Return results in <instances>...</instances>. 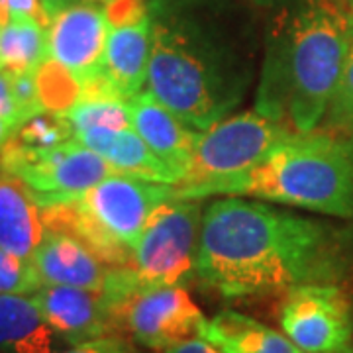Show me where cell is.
<instances>
[{"label":"cell","instance_id":"obj_14","mask_svg":"<svg viewBox=\"0 0 353 353\" xmlns=\"http://www.w3.org/2000/svg\"><path fill=\"white\" fill-rule=\"evenodd\" d=\"M130 120L139 138L175 173L179 183L187 171L201 132L183 122L148 90L130 101Z\"/></svg>","mask_w":353,"mask_h":353},{"label":"cell","instance_id":"obj_30","mask_svg":"<svg viewBox=\"0 0 353 353\" xmlns=\"http://www.w3.org/2000/svg\"><path fill=\"white\" fill-rule=\"evenodd\" d=\"M18 130H20V126H16L14 122H10V120H6V118L0 116V150L16 136Z\"/></svg>","mask_w":353,"mask_h":353},{"label":"cell","instance_id":"obj_4","mask_svg":"<svg viewBox=\"0 0 353 353\" xmlns=\"http://www.w3.org/2000/svg\"><path fill=\"white\" fill-rule=\"evenodd\" d=\"M212 196H253L336 218H353V153L326 132L289 134L259 163Z\"/></svg>","mask_w":353,"mask_h":353},{"label":"cell","instance_id":"obj_23","mask_svg":"<svg viewBox=\"0 0 353 353\" xmlns=\"http://www.w3.org/2000/svg\"><path fill=\"white\" fill-rule=\"evenodd\" d=\"M320 128L322 132L340 139L341 136H347L350 139L353 138V34L340 85L332 97L328 112L324 116Z\"/></svg>","mask_w":353,"mask_h":353},{"label":"cell","instance_id":"obj_32","mask_svg":"<svg viewBox=\"0 0 353 353\" xmlns=\"http://www.w3.org/2000/svg\"><path fill=\"white\" fill-rule=\"evenodd\" d=\"M341 2H345V4H347V6L353 10V0H341Z\"/></svg>","mask_w":353,"mask_h":353},{"label":"cell","instance_id":"obj_19","mask_svg":"<svg viewBox=\"0 0 353 353\" xmlns=\"http://www.w3.org/2000/svg\"><path fill=\"white\" fill-rule=\"evenodd\" d=\"M57 340L34 296L0 294V352L55 353Z\"/></svg>","mask_w":353,"mask_h":353},{"label":"cell","instance_id":"obj_34","mask_svg":"<svg viewBox=\"0 0 353 353\" xmlns=\"http://www.w3.org/2000/svg\"><path fill=\"white\" fill-rule=\"evenodd\" d=\"M347 145H350V150H352V153H353V138L347 141Z\"/></svg>","mask_w":353,"mask_h":353},{"label":"cell","instance_id":"obj_16","mask_svg":"<svg viewBox=\"0 0 353 353\" xmlns=\"http://www.w3.org/2000/svg\"><path fill=\"white\" fill-rule=\"evenodd\" d=\"M75 138L87 145L90 152L101 155L114 173L136 176L152 183L176 185V175L150 150L134 128L112 130V128H90L75 132Z\"/></svg>","mask_w":353,"mask_h":353},{"label":"cell","instance_id":"obj_29","mask_svg":"<svg viewBox=\"0 0 353 353\" xmlns=\"http://www.w3.org/2000/svg\"><path fill=\"white\" fill-rule=\"evenodd\" d=\"M79 0H39V4H41V12L46 16V20H48V24H50L51 18H55L57 14H61L63 10H67L69 6H73L77 4Z\"/></svg>","mask_w":353,"mask_h":353},{"label":"cell","instance_id":"obj_17","mask_svg":"<svg viewBox=\"0 0 353 353\" xmlns=\"http://www.w3.org/2000/svg\"><path fill=\"white\" fill-rule=\"evenodd\" d=\"M48 228L32 192L12 175H0V250L32 261Z\"/></svg>","mask_w":353,"mask_h":353},{"label":"cell","instance_id":"obj_31","mask_svg":"<svg viewBox=\"0 0 353 353\" xmlns=\"http://www.w3.org/2000/svg\"><path fill=\"white\" fill-rule=\"evenodd\" d=\"M338 353H353V345H350V347H345V350H341Z\"/></svg>","mask_w":353,"mask_h":353},{"label":"cell","instance_id":"obj_9","mask_svg":"<svg viewBox=\"0 0 353 353\" xmlns=\"http://www.w3.org/2000/svg\"><path fill=\"white\" fill-rule=\"evenodd\" d=\"M283 334L304 353H338L352 345L353 306L338 283H308L283 292Z\"/></svg>","mask_w":353,"mask_h":353},{"label":"cell","instance_id":"obj_28","mask_svg":"<svg viewBox=\"0 0 353 353\" xmlns=\"http://www.w3.org/2000/svg\"><path fill=\"white\" fill-rule=\"evenodd\" d=\"M159 353H222L218 347H214L210 341L204 338H190V340L179 341L175 345H169Z\"/></svg>","mask_w":353,"mask_h":353},{"label":"cell","instance_id":"obj_35","mask_svg":"<svg viewBox=\"0 0 353 353\" xmlns=\"http://www.w3.org/2000/svg\"><path fill=\"white\" fill-rule=\"evenodd\" d=\"M0 30H2V20H0Z\"/></svg>","mask_w":353,"mask_h":353},{"label":"cell","instance_id":"obj_11","mask_svg":"<svg viewBox=\"0 0 353 353\" xmlns=\"http://www.w3.org/2000/svg\"><path fill=\"white\" fill-rule=\"evenodd\" d=\"M108 39L102 81L124 101H132L148 81L152 57V18L148 0H112L106 4Z\"/></svg>","mask_w":353,"mask_h":353},{"label":"cell","instance_id":"obj_33","mask_svg":"<svg viewBox=\"0 0 353 353\" xmlns=\"http://www.w3.org/2000/svg\"><path fill=\"white\" fill-rule=\"evenodd\" d=\"M94 2H101V4H108V2H112V0H94Z\"/></svg>","mask_w":353,"mask_h":353},{"label":"cell","instance_id":"obj_20","mask_svg":"<svg viewBox=\"0 0 353 353\" xmlns=\"http://www.w3.org/2000/svg\"><path fill=\"white\" fill-rule=\"evenodd\" d=\"M50 59L48 24L38 18L20 16L2 22L0 67L14 75L38 73Z\"/></svg>","mask_w":353,"mask_h":353},{"label":"cell","instance_id":"obj_26","mask_svg":"<svg viewBox=\"0 0 353 353\" xmlns=\"http://www.w3.org/2000/svg\"><path fill=\"white\" fill-rule=\"evenodd\" d=\"M55 353H139L136 350V345L132 341H128L126 338L120 336H104L99 340L85 341V343H77L71 345L65 352Z\"/></svg>","mask_w":353,"mask_h":353},{"label":"cell","instance_id":"obj_25","mask_svg":"<svg viewBox=\"0 0 353 353\" xmlns=\"http://www.w3.org/2000/svg\"><path fill=\"white\" fill-rule=\"evenodd\" d=\"M0 116L14 122L16 126H24L26 122L30 120L28 114L24 112V108L20 106L18 97H16L14 75L4 71L2 67H0Z\"/></svg>","mask_w":353,"mask_h":353},{"label":"cell","instance_id":"obj_1","mask_svg":"<svg viewBox=\"0 0 353 353\" xmlns=\"http://www.w3.org/2000/svg\"><path fill=\"white\" fill-rule=\"evenodd\" d=\"M347 230L245 199L210 202L202 216L196 279L226 299L338 283L352 267Z\"/></svg>","mask_w":353,"mask_h":353},{"label":"cell","instance_id":"obj_21","mask_svg":"<svg viewBox=\"0 0 353 353\" xmlns=\"http://www.w3.org/2000/svg\"><path fill=\"white\" fill-rule=\"evenodd\" d=\"M65 116L75 132H83L90 128H112V130L132 128L130 101H124L118 94H114L104 85L102 79H97L94 83L81 88L79 99L65 112Z\"/></svg>","mask_w":353,"mask_h":353},{"label":"cell","instance_id":"obj_27","mask_svg":"<svg viewBox=\"0 0 353 353\" xmlns=\"http://www.w3.org/2000/svg\"><path fill=\"white\" fill-rule=\"evenodd\" d=\"M20 16L38 18L43 24H48L46 16L41 12L39 0H0V20L2 22H6L10 18H20Z\"/></svg>","mask_w":353,"mask_h":353},{"label":"cell","instance_id":"obj_22","mask_svg":"<svg viewBox=\"0 0 353 353\" xmlns=\"http://www.w3.org/2000/svg\"><path fill=\"white\" fill-rule=\"evenodd\" d=\"M75 138V130L61 112H43L28 120L10 141L26 150H50Z\"/></svg>","mask_w":353,"mask_h":353},{"label":"cell","instance_id":"obj_15","mask_svg":"<svg viewBox=\"0 0 353 353\" xmlns=\"http://www.w3.org/2000/svg\"><path fill=\"white\" fill-rule=\"evenodd\" d=\"M32 261L43 285L75 287L102 292L108 277V265L71 234L48 230Z\"/></svg>","mask_w":353,"mask_h":353},{"label":"cell","instance_id":"obj_6","mask_svg":"<svg viewBox=\"0 0 353 353\" xmlns=\"http://www.w3.org/2000/svg\"><path fill=\"white\" fill-rule=\"evenodd\" d=\"M289 132L255 108L228 116L201 132L185 175L173 185V196L206 199L218 187L259 163Z\"/></svg>","mask_w":353,"mask_h":353},{"label":"cell","instance_id":"obj_13","mask_svg":"<svg viewBox=\"0 0 353 353\" xmlns=\"http://www.w3.org/2000/svg\"><path fill=\"white\" fill-rule=\"evenodd\" d=\"M32 296L53 332L71 345L118 336L112 310L102 292L43 285Z\"/></svg>","mask_w":353,"mask_h":353},{"label":"cell","instance_id":"obj_7","mask_svg":"<svg viewBox=\"0 0 353 353\" xmlns=\"http://www.w3.org/2000/svg\"><path fill=\"white\" fill-rule=\"evenodd\" d=\"M204 208L199 199H165L134 250L132 269L141 289L185 287L196 279Z\"/></svg>","mask_w":353,"mask_h":353},{"label":"cell","instance_id":"obj_24","mask_svg":"<svg viewBox=\"0 0 353 353\" xmlns=\"http://www.w3.org/2000/svg\"><path fill=\"white\" fill-rule=\"evenodd\" d=\"M43 287L34 261L0 250V294H36Z\"/></svg>","mask_w":353,"mask_h":353},{"label":"cell","instance_id":"obj_5","mask_svg":"<svg viewBox=\"0 0 353 353\" xmlns=\"http://www.w3.org/2000/svg\"><path fill=\"white\" fill-rule=\"evenodd\" d=\"M173 185L112 173L75 201L41 208L48 230L81 240L108 267H128L153 210Z\"/></svg>","mask_w":353,"mask_h":353},{"label":"cell","instance_id":"obj_18","mask_svg":"<svg viewBox=\"0 0 353 353\" xmlns=\"http://www.w3.org/2000/svg\"><path fill=\"white\" fill-rule=\"evenodd\" d=\"M201 338L222 353H304L285 334L236 310H222L208 318Z\"/></svg>","mask_w":353,"mask_h":353},{"label":"cell","instance_id":"obj_8","mask_svg":"<svg viewBox=\"0 0 353 353\" xmlns=\"http://www.w3.org/2000/svg\"><path fill=\"white\" fill-rule=\"evenodd\" d=\"M0 171L16 176L39 208L75 201L114 173L77 138L50 150H26L8 141L0 150Z\"/></svg>","mask_w":353,"mask_h":353},{"label":"cell","instance_id":"obj_10","mask_svg":"<svg viewBox=\"0 0 353 353\" xmlns=\"http://www.w3.org/2000/svg\"><path fill=\"white\" fill-rule=\"evenodd\" d=\"M118 332L161 352L179 341L201 338L206 318L185 287H153L132 292L112 308Z\"/></svg>","mask_w":353,"mask_h":353},{"label":"cell","instance_id":"obj_2","mask_svg":"<svg viewBox=\"0 0 353 353\" xmlns=\"http://www.w3.org/2000/svg\"><path fill=\"white\" fill-rule=\"evenodd\" d=\"M145 90L196 132L228 118L255 81L257 18L238 0H148Z\"/></svg>","mask_w":353,"mask_h":353},{"label":"cell","instance_id":"obj_3","mask_svg":"<svg viewBox=\"0 0 353 353\" xmlns=\"http://www.w3.org/2000/svg\"><path fill=\"white\" fill-rule=\"evenodd\" d=\"M353 34L341 0H271L255 110L289 134L320 128L340 85Z\"/></svg>","mask_w":353,"mask_h":353},{"label":"cell","instance_id":"obj_12","mask_svg":"<svg viewBox=\"0 0 353 353\" xmlns=\"http://www.w3.org/2000/svg\"><path fill=\"white\" fill-rule=\"evenodd\" d=\"M50 59L83 88L102 77L108 39L106 4L79 0L48 24Z\"/></svg>","mask_w":353,"mask_h":353}]
</instances>
